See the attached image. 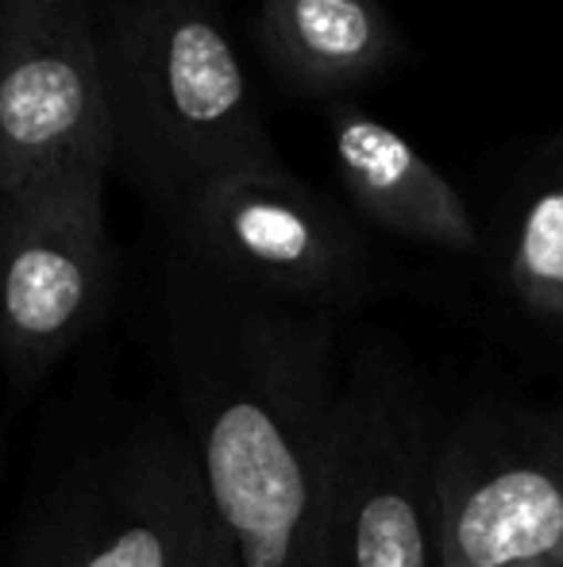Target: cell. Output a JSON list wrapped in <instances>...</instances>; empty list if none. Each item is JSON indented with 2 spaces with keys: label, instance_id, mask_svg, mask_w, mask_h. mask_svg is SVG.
Segmentation results:
<instances>
[{
  "label": "cell",
  "instance_id": "obj_4",
  "mask_svg": "<svg viewBox=\"0 0 563 567\" xmlns=\"http://www.w3.org/2000/svg\"><path fill=\"white\" fill-rule=\"evenodd\" d=\"M8 567H225L178 417H143L62 467L15 533Z\"/></svg>",
  "mask_w": 563,
  "mask_h": 567
},
{
  "label": "cell",
  "instance_id": "obj_9",
  "mask_svg": "<svg viewBox=\"0 0 563 567\" xmlns=\"http://www.w3.org/2000/svg\"><path fill=\"white\" fill-rule=\"evenodd\" d=\"M324 127L336 178L363 225L456 255L479 247V228L459 189L406 135L363 113L355 101L324 105Z\"/></svg>",
  "mask_w": 563,
  "mask_h": 567
},
{
  "label": "cell",
  "instance_id": "obj_6",
  "mask_svg": "<svg viewBox=\"0 0 563 567\" xmlns=\"http://www.w3.org/2000/svg\"><path fill=\"white\" fill-rule=\"evenodd\" d=\"M108 171H70L0 194V367L35 382L108 313L116 255Z\"/></svg>",
  "mask_w": 563,
  "mask_h": 567
},
{
  "label": "cell",
  "instance_id": "obj_10",
  "mask_svg": "<svg viewBox=\"0 0 563 567\" xmlns=\"http://www.w3.org/2000/svg\"><path fill=\"white\" fill-rule=\"evenodd\" d=\"M256 43L298 97L352 101L402 59V35L378 0H259Z\"/></svg>",
  "mask_w": 563,
  "mask_h": 567
},
{
  "label": "cell",
  "instance_id": "obj_7",
  "mask_svg": "<svg viewBox=\"0 0 563 567\" xmlns=\"http://www.w3.org/2000/svg\"><path fill=\"white\" fill-rule=\"evenodd\" d=\"M444 567L563 564V402L479 405L444 429Z\"/></svg>",
  "mask_w": 563,
  "mask_h": 567
},
{
  "label": "cell",
  "instance_id": "obj_13",
  "mask_svg": "<svg viewBox=\"0 0 563 567\" xmlns=\"http://www.w3.org/2000/svg\"><path fill=\"white\" fill-rule=\"evenodd\" d=\"M556 151H563V135H560V140H556Z\"/></svg>",
  "mask_w": 563,
  "mask_h": 567
},
{
  "label": "cell",
  "instance_id": "obj_3",
  "mask_svg": "<svg viewBox=\"0 0 563 567\" xmlns=\"http://www.w3.org/2000/svg\"><path fill=\"white\" fill-rule=\"evenodd\" d=\"M444 429L406 359L359 343L324 452V567H444Z\"/></svg>",
  "mask_w": 563,
  "mask_h": 567
},
{
  "label": "cell",
  "instance_id": "obj_12",
  "mask_svg": "<svg viewBox=\"0 0 563 567\" xmlns=\"http://www.w3.org/2000/svg\"><path fill=\"white\" fill-rule=\"evenodd\" d=\"M513 567H563L560 560H549V564H513Z\"/></svg>",
  "mask_w": 563,
  "mask_h": 567
},
{
  "label": "cell",
  "instance_id": "obj_8",
  "mask_svg": "<svg viewBox=\"0 0 563 567\" xmlns=\"http://www.w3.org/2000/svg\"><path fill=\"white\" fill-rule=\"evenodd\" d=\"M70 171L113 174L90 0H0V194Z\"/></svg>",
  "mask_w": 563,
  "mask_h": 567
},
{
  "label": "cell",
  "instance_id": "obj_11",
  "mask_svg": "<svg viewBox=\"0 0 563 567\" xmlns=\"http://www.w3.org/2000/svg\"><path fill=\"white\" fill-rule=\"evenodd\" d=\"M505 270L525 309L563 321V178L544 182L525 197Z\"/></svg>",
  "mask_w": 563,
  "mask_h": 567
},
{
  "label": "cell",
  "instance_id": "obj_5",
  "mask_svg": "<svg viewBox=\"0 0 563 567\" xmlns=\"http://www.w3.org/2000/svg\"><path fill=\"white\" fill-rule=\"evenodd\" d=\"M170 255L228 290L321 317H347L375 293V255L355 213L282 158L201 182L163 217Z\"/></svg>",
  "mask_w": 563,
  "mask_h": 567
},
{
  "label": "cell",
  "instance_id": "obj_1",
  "mask_svg": "<svg viewBox=\"0 0 563 567\" xmlns=\"http://www.w3.org/2000/svg\"><path fill=\"white\" fill-rule=\"evenodd\" d=\"M166 379L225 567H324L340 321L228 290L166 255Z\"/></svg>",
  "mask_w": 563,
  "mask_h": 567
},
{
  "label": "cell",
  "instance_id": "obj_2",
  "mask_svg": "<svg viewBox=\"0 0 563 567\" xmlns=\"http://www.w3.org/2000/svg\"><path fill=\"white\" fill-rule=\"evenodd\" d=\"M97 20L113 174L158 217L217 174L279 158L220 0H108Z\"/></svg>",
  "mask_w": 563,
  "mask_h": 567
}]
</instances>
